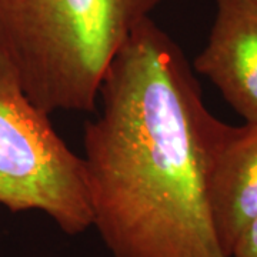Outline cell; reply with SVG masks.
<instances>
[{
    "label": "cell",
    "instance_id": "6da1fadb",
    "mask_svg": "<svg viewBox=\"0 0 257 257\" xmlns=\"http://www.w3.org/2000/svg\"><path fill=\"white\" fill-rule=\"evenodd\" d=\"M83 135L92 227L111 257H226L209 177L226 127L207 110L180 46L152 18L101 79Z\"/></svg>",
    "mask_w": 257,
    "mask_h": 257
},
{
    "label": "cell",
    "instance_id": "7a4b0ae2",
    "mask_svg": "<svg viewBox=\"0 0 257 257\" xmlns=\"http://www.w3.org/2000/svg\"><path fill=\"white\" fill-rule=\"evenodd\" d=\"M163 0H0V55L39 109L93 111L111 59Z\"/></svg>",
    "mask_w": 257,
    "mask_h": 257
},
{
    "label": "cell",
    "instance_id": "3957f363",
    "mask_svg": "<svg viewBox=\"0 0 257 257\" xmlns=\"http://www.w3.org/2000/svg\"><path fill=\"white\" fill-rule=\"evenodd\" d=\"M0 204L46 214L67 236L92 227L86 167L0 55Z\"/></svg>",
    "mask_w": 257,
    "mask_h": 257
},
{
    "label": "cell",
    "instance_id": "277c9868",
    "mask_svg": "<svg viewBox=\"0 0 257 257\" xmlns=\"http://www.w3.org/2000/svg\"><path fill=\"white\" fill-rule=\"evenodd\" d=\"M194 69L246 123H257V6L216 0V16Z\"/></svg>",
    "mask_w": 257,
    "mask_h": 257
},
{
    "label": "cell",
    "instance_id": "5b68a950",
    "mask_svg": "<svg viewBox=\"0 0 257 257\" xmlns=\"http://www.w3.org/2000/svg\"><path fill=\"white\" fill-rule=\"evenodd\" d=\"M209 207L221 251L229 257L257 217V123L226 124L211 163Z\"/></svg>",
    "mask_w": 257,
    "mask_h": 257
},
{
    "label": "cell",
    "instance_id": "8992f818",
    "mask_svg": "<svg viewBox=\"0 0 257 257\" xmlns=\"http://www.w3.org/2000/svg\"><path fill=\"white\" fill-rule=\"evenodd\" d=\"M229 257H257V217L241 231Z\"/></svg>",
    "mask_w": 257,
    "mask_h": 257
},
{
    "label": "cell",
    "instance_id": "52a82bcc",
    "mask_svg": "<svg viewBox=\"0 0 257 257\" xmlns=\"http://www.w3.org/2000/svg\"><path fill=\"white\" fill-rule=\"evenodd\" d=\"M248 3H251V5H254V6H257V0H247Z\"/></svg>",
    "mask_w": 257,
    "mask_h": 257
}]
</instances>
